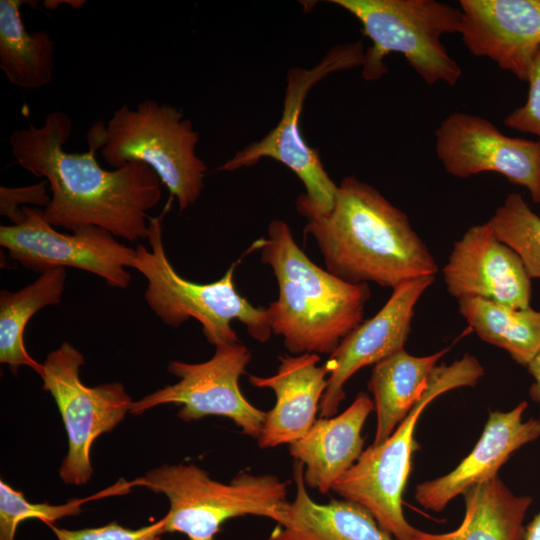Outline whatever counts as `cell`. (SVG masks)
Returning <instances> with one entry per match:
<instances>
[{"instance_id":"cell-15","label":"cell","mask_w":540,"mask_h":540,"mask_svg":"<svg viewBox=\"0 0 540 540\" xmlns=\"http://www.w3.org/2000/svg\"><path fill=\"white\" fill-rule=\"evenodd\" d=\"M442 273L457 300L477 297L511 308L531 307V279L522 260L486 223L471 226L454 243Z\"/></svg>"},{"instance_id":"cell-23","label":"cell","mask_w":540,"mask_h":540,"mask_svg":"<svg viewBox=\"0 0 540 540\" xmlns=\"http://www.w3.org/2000/svg\"><path fill=\"white\" fill-rule=\"evenodd\" d=\"M28 1H0V68L24 89H38L54 78L55 44L46 30L28 32L20 7Z\"/></svg>"},{"instance_id":"cell-20","label":"cell","mask_w":540,"mask_h":540,"mask_svg":"<svg viewBox=\"0 0 540 540\" xmlns=\"http://www.w3.org/2000/svg\"><path fill=\"white\" fill-rule=\"evenodd\" d=\"M303 471V464L294 461L296 495L269 540H398L357 503L344 499L315 502L307 492Z\"/></svg>"},{"instance_id":"cell-25","label":"cell","mask_w":540,"mask_h":540,"mask_svg":"<svg viewBox=\"0 0 540 540\" xmlns=\"http://www.w3.org/2000/svg\"><path fill=\"white\" fill-rule=\"evenodd\" d=\"M458 311L484 342L505 350L527 366L540 351V310L511 308L472 297L458 300Z\"/></svg>"},{"instance_id":"cell-1","label":"cell","mask_w":540,"mask_h":540,"mask_svg":"<svg viewBox=\"0 0 540 540\" xmlns=\"http://www.w3.org/2000/svg\"><path fill=\"white\" fill-rule=\"evenodd\" d=\"M71 132L70 117L54 111L41 127L30 125L9 139L17 163L48 182L51 202L42 210L44 219L73 232L97 226L130 242L147 239V212L162 195L158 175L140 162L103 169L95 158L100 148L92 141L87 152H66Z\"/></svg>"},{"instance_id":"cell-8","label":"cell","mask_w":540,"mask_h":540,"mask_svg":"<svg viewBox=\"0 0 540 540\" xmlns=\"http://www.w3.org/2000/svg\"><path fill=\"white\" fill-rule=\"evenodd\" d=\"M361 23L371 41L365 50L362 77L375 81L388 68L390 53L402 54L412 69L427 84H457L460 65L445 49L441 37L459 33L462 13L459 8L435 0H333Z\"/></svg>"},{"instance_id":"cell-21","label":"cell","mask_w":540,"mask_h":540,"mask_svg":"<svg viewBox=\"0 0 540 540\" xmlns=\"http://www.w3.org/2000/svg\"><path fill=\"white\" fill-rule=\"evenodd\" d=\"M446 352L448 348L427 356H414L402 349L374 365L368 382L377 417L373 445L388 439L409 414Z\"/></svg>"},{"instance_id":"cell-13","label":"cell","mask_w":540,"mask_h":540,"mask_svg":"<svg viewBox=\"0 0 540 540\" xmlns=\"http://www.w3.org/2000/svg\"><path fill=\"white\" fill-rule=\"evenodd\" d=\"M435 138L437 157L448 174L466 179L498 173L540 204V140L506 136L489 120L463 112L448 115Z\"/></svg>"},{"instance_id":"cell-18","label":"cell","mask_w":540,"mask_h":540,"mask_svg":"<svg viewBox=\"0 0 540 540\" xmlns=\"http://www.w3.org/2000/svg\"><path fill=\"white\" fill-rule=\"evenodd\" d=\"M279 361L271 376L249 375L251 385L273 390L276 398L258 438L262 449L290 445L302 438L316 421L328 385L329 370L325 363L318 364L319 354L284 355Z\"/></svg>"},{"instance_id":"cell-6","label":"cell","mask_w":540,"mask_h":540,"mask_svg":"<svg viewBox=\"0 0 540 540\" xmlns=\"http://www.w3.org/2000/svg\"><path fill=\"white\" fill-rule=\"evenodd\" d=\"M147 240L151 249L138 244L132 268L147 280L146 303L165 325L176 328L193 318L207 341L217 346L240 341L231 326L237 320L256 341L269 340L272 330L266 308L253 306L235 288L237 262L220 279L197 283L182 277L169 261L160 217L150 218Z\"/></svg>"},{"instance_id":"cell-16","label":"cell","mask_w":540,"mask_h":540,"mask_svg":"<svg viewBox=\"0 0 540 540\" xmlns=\"http://www.w3.org/2000/svg\"><path fill=\"white\" fill-rule=\"evenodd\" d=\"M459 9L469 52L527 82L540 46V0H460Z\"/></svg>"},{"instance_id":"cell-32","label":"cell","mask_w":540,"mask_h":540,"mask_svg":"<svg viewBox=\"0 0 540 540\" xmlns=\"http://www.w3.org/2000/svg\"><path fill=\"white\" fill-rule=\"evenodd\" d=\"M525 540H540V512L526 526Z\"/></svg>"},{"instance_id":"cell-30","label":"cell","mask_w":540,"mask_h":540,"mask_svg":"<svg viewBox=\"0 0 540 540\" xmlns=\"http://www.w3.org/2000/svg\"><path fill=\"white\" fill-rule=\"evenodd\" d=\"M49 187L46 180L25 187H0V214L8 217L12 224L21 223L25 214L21 210L23 204L40 205L46 208L51 202L47 193Z\"/></svg>"},{"instance_id":"cell-3","label":"cell","mask_w":540,"mask_h":540,"mask_svg":"<svg viewBox=\"0 0 540 540\" xmlns=\"http://www.w3.org/2000/svg\"><path fill=\"white\" fill-rule=\"evenodd\" d=\"M250 249L260 252L278 283V298L266 311L272 333L290 353L330 355L362 323L369 285L346 282L316 265L285 221L272 220Z\"/></svg>"},{"instance_id":"cell-19","label":"cell","mask_w":540,"mask_h":540,"mask_svg":"<svg viewBox=\"0 0 540 540\" xmlns=\"http://www.w3.org/2000/svg\"><path fill=\"white\" fill-rule=\"evenodd\" d=\"M373 410V401L361 392L341 414L319 418L302 438L289 445L294 461L304 466L306 486L327 494L355 464L364 451L361 431Z\"/></svg>"},{"instance_id":"cell-2","label":"cell","mask_w":540,"mask_h":540,"mask_svg":"<svg viewBox=\"0 0 540 540\" xmlns=\"http://www.w3.org/2000/svg\"><path fill=\"white\" fill-rule=\"evenodd\" d=\"M326 270L353 284L392 288L438 271L432 253L408 216L375 187L345 177L333 208L326 213L300 211Z\"/></svg>"},{"instance_id":"cell-17","label":"cell","mask_w":540,"mask_h":540,"mask_svg":"<svg viewBox=\"0 0 540 540\" xmlns=\"http://www.w3.org/2000/svg\"><path fill=\"white\" fill-rule=\"evenodd\" d=\"M526 401L507 412L493 411L472 451L449 473L417 485L414 498L426 510L442 512L457 496L497 476L511 455L540 437V420L523 419Z\"/></svg>"},{"instance_id":"cell-29","label":"cell","mask_w":540,"mask_h":540,"mask_svg":"<svg viewBox=\"0 0 540 540\" xmlns=\"http://www.w3.org/2000/svg\"><path fill=\"white\" fill-rule=\"evenodd\" d=\"M527 82L529 90L526 102L514 109L504 119V124L519 132L532 134L540 140V46L533 56Z\"/></svg>"},{"instance_id":"cell-22","label":"cell","mask_w":540,"mask_h":540,"mask_svg":"<svg viewBox=\"0 0 540 540\" xmlns=\"http://www.w3.org/2000/svg\"><path fill=\"white\" fill-rule=\"evenodd\" d=\"M464 499L465 515L455 530L436 534L417 529L413 540H525L530 496L514 494L496 476L473 486Z\"/></svg>"},{"instance_id":"cell-5","label":"cell","mask_w":540,"mask_h":540,"mask_svg":"<svg viewBox=\"0 0 540 540\" xmlns=\"http://www.w3.org/2000/svg\"><path fill=\"white\" fill-rule=\"evenodd\" d=\"M133 486L164 494L169 510L165 533H182L187 540H215L227 520L246 515L279 523L288 505V481L271 474L241 472L225 484L195 464H163L131 481Z\"/></svg>"},{"instance_id":"cell-26","label":"cell","mask_w":540,"mask_h":540,"mask_svg":"<svg viewBox=\"0 0 540 540\" xmlns=\"http://www.w3.org/2000/svg\"><path fill=\"white\" fill-rule=\"evenodd\" d=\"M485 223L517 253L530 279H540V217L523 196L509 193Z\"/></svg>"},{"instance_id":"cell-10","label":"cell","mask_w":540,"mask_h":540,"mask_svg":"<svg viewBox=\"0 0 540 540\" xmlns=\"http://www.w3.org/2000/svg\"><path fill=\"white\" fill-rule=\"evenodd\" d=\"M84 356L71 343L51 351L39 376L54 398L68 437V452L59 469L63 482L86 484L93 475L90 453L94 441L112 431L130 412L132 401L121 382L95 387L80 379Z\"/></svg>"},{"instance_id":"cell-11","label":"cell","mask_w":540,"mask_h":540,"mask_svg":"<svg viewBox=\"0 0 540 540\" xmlns=\"http://www.w3.org/2000/svg\"><path fill=\"white\" fill-rule=\"evenodd\" d=\"M250 361L251 352L241 341L215 346L214 355L202 363L170 361L168 371L178 382L134 401L130 413L138 416L162 404H177V416L185 422L226 417L258 440L266 412L252 405L239 387Z\"/></svg>"},{"instance_id":"cell-14","label":"cell","mask_w":540,"mask_h":540,"mask_svg":"<svg viewBox=\"0 0 540 540\" xmlns=\"http://www.w3.org/2000/svg\"><path fill=\"white\" fill-rule=\"evenodd\" d=\"M434 279L421 277L396 287L373 317L341 340L325 362L329 377L320 403V418L336 415L345 399L344 386L357 371L404 349L416 304Z\"/></svg>"},{"instance_id":"cell-27","label":"cell","mask_w":540,"mask_h":540,"mask_svg":"<svg viewBox=\"0 0 540 540\" xmlns=\"http://www.w3.org/2000/svg\"><path fill=\"white\" fill-rule=\"evenodd\" d=\"M132 487L131 482H119L109 489L88 498L73 499L64 504L52 505L47 502L31 503L22 492L15 490L3 480L0 481V540H15L18 525L28 519H39L46 524L82 512V505L96 498L114 494H125Z\"/></svg>"},{"instance_id":"cell-12","label":"cell","mask_w":540,"mask_h":540,"mask_svg":"<svg viewBox=\"0 0 540 540\" xmlns=\"http://www.w3.org/2000/svg\"><path fill=\"white\" fill-rule=\"evenodd\" d=\"M25 219L0 227V245L25 268L43 273L57 267H74L103 278L110 287L124 289L131 282L136 249L121 244L97 226L72 234L61 233L48 223L42 209L24 206Z\"/></svg>"},{"instance_id":"cell-28","label":"cell","mask_w":540,"mask_h":540,"mask_svg":"<svg viewBox=\"0 0 540 540\" xmlns=\"http://www.w3.org/2000/svg\"><path fill=\"white\" fill-rule=\"evenodd\" d=\"M48 525L58 540H161L164 534L162 518L137 529L124 527L116 521L100 527L77 530Z\"/></svg>"},{"instance_id":"cell-31","label":"cell","mask_w":540,"mask_h":540,"mask_svg":"<svg viewBox=\"0 0 540 540\" xmlns=\"http://www.w3.org/2000/svg\"><path fill=\"white\" fill-rule=\"evenodd\" d=\"M526 368L534 380L530 388V396L534 401H540V351Z\"/></svg>"},{"instance_id":"cell-7","label":"cell","mask_w":540,"mask_h":540,"mask_svg":"<svg viewBox=\"0 0 540 540\" xmlns=\"http://www.w3.org/2000/svg\"><path fill=\"white\" fill-rule=\"evenodd\" d=\"M91 131L110 166L148 165L177 199L181 211L199 198L207 166L196 154L199 133L178 108L153 99H145L135 108L124 104L106 126L99 122Z\"/></svg>"},{"instance_id":"cell-24","label":"cell","mask_w":540,"mask_h":540,"mask_svg":"<svg viewBox=\"0 0 540 540\" xmlns=\"http://www.w3.org/2000/svg\"><path fill=\"white\" fill-rule=\"evenodd\" d=\"M66 270L57 267L41 273L33 283L16 292H0V362L16 374L28 366L40 374L42 364L34 360L24 345V332L30 319L41 309L61 302Z\"/></svg>"},{"instance_id":"cell-4","label":"cell","mask_w":540,"mask_h":540,"mask_svg":"<svg viewBox=\"0 0 540 540\" xmlns=\"http://www.w3.org/2000/svg\"><path fill=\"white\" fill-rule=\"evenodd\" d=\"M484 375L479 360L470 354L449 365L436 366L419 401L388 439L366 448L355 464L334 484L344 500L366 508L382 529L398 540H413L416 528L406 519L402 495L411 471L412 454L419 447L415 429L422 412L450 390L474 386Z\"/></svg>"},{"instance_id":"cell-9","label":"cell","mask_w":540,"mask_h":540,"mask_svg":"<svg viewBox=\"0 0 540 540\" xmlns=\"http://www.w3.org/2000/svg\"><path fill=\"white\" fill-rule=\"evenodd\" d=\"M365 49L361 40L339 44L326 52L312 68H291L287 73L282 115L277 125L262 139L248 144L218 167L231 172L251 167L263 158L287 166L303 182L306 192L299 195L296 209L317 213L329 212L338 191L326 172L318 150L310 147L301 130V114L310 90L329 74L362 66Z\"/></svg>"}]
</instances>
